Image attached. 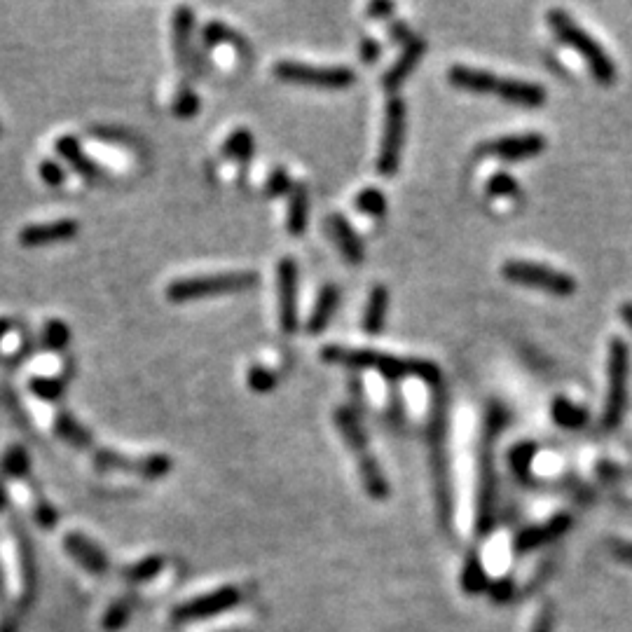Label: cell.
I'll use <instances>...</instances> for the list:
<instances>
[{"label":"cell","instance_id":"obj_1","mask_svg":"<svg viewBox=\"0 0 632 632\" xmlns=\"http://www.w3.org/2000/svg\"><path fill=\"white\" fill-rule=\"evenodd\" d=\"M321 359L326 363H335V366H347L354 370L373 368L382 377H387L389 382L417 377V380L434 384V387L441 384V370H438L436 363L424 359H401V356L375 352V349H356L340 345H328L321 349Z\"/></svg>","mask_w":632,"mask_h":632},{"label":"cell","instance_id":"obj_2","mask_svg":"<svg viewBox=\"0 0 632 632\" xmlns=\"http://www.w3.org/2000/svg\"><path fill=\"white\" fill-rule=\"evenodd\" d=\"M335 424H338L342 438H345L347 448L352 450V455L356 457V464H359V476L363 483V490L370 499L384 501L391 494V487L384 478V473L377 464V459L370 450L368 436L361 427V419L352 408H340L335 412Z\"/></svg>","mask_w":632,"mask_h":632},{"label":"cell","instance_id":"obj_3","mask_svg":"<svg viewBox=\"0 0 632 632\" xmlns=\"http://www.w3.org/2000/svg\"><path fill=\"white\" fill-rule=\"evenodd\" d=\"M260 284V274L253 270H230V272H211L197 274V277L174 279L167 286V298L176 305L183 302H195L211 295H228L253 291Z\"/></svg>","mask_w":632,"mask_h":632},{"label":"cell","instance_id":"obj_4","mask_svg":"<svg viewBox=\"0 0 632 632\" xmlns=\"http://www.w3.org/2000/svg\"><path fill=\"white\" fill-rule=\"evenodd\" d=\"M548 19V26H551V31L558 36L562 43L572 47V50H576L583 57V61H586L590 73H593V78L600 82V85L604 87H611L616 82V64L611 61V57L607 52H604V47L597 43V40L590 36L588 31H583L579 24L574 22L572 17L567 15L565 10H551L546 15Z\"/></svg>","mask_w":632,"mask_h":632},{"label":"cell","instance_id":"obj_5","mask_svg":"<svg viewBox=\"0 0 632 632\" xmlns=\"http://www.w3.org/2000/svg\"><path fill=\"white\" fill-rule=\"evenodd\" d=\"M628 375H630V349L625 340L614 338L609 342L607 363V401H604V429L614 431L623 422L625 405H628Z\"/></svg>","mask_w":632,"mask_h":632},{"label":"cell","instance_id":"obj_6","mask_svg":"<svg viewBox=\"0 0 632 632\" xmlns=\"http://www.w3.org/2000/svg\"><path fill=\"white\" fill-rule=\"evenodd\" d=\"M501 274L515 286L537 288V291L558 295V298H567V295L576 293L574 277H569V274L560 270H553L548 265L530 263V260H508L501 267Z\"/></svg>","mask_w":632,"mask_h":632},{"label":"cell","instance_id":"obj_7","mask_svg":"<svg viewBox=\"0 0 632 632\" xmlns=\"http://www.w3.org/2000/svg\"><path fill=\"white\" fill-rule=\"evenodd\" d=\"M445 438H448V396L443 394L441 387H436L434 405H431V419H429L431 462H434L438 504H441V511H450L448 455H445Z\"/></svg>","mask_w":632,"mask_h":632},{"label":"cell","instance_id":"obj_8","mask_svg":"<svg viewBox=\"0 0 632 632\" xmlns=\"http://www.w3.org/2000/svg\"><path fill=\"white\" fill-rule=\"evenodd\" d=\"M274 75L288 85L319 89H345L356 82V73L347 66H312L302 61H279L274 66Z\"/></svg>","mask_w":632,"mask_h":632},{"label":"cell","instance_id":"obj_9","mask_svg":"<svg viewBox=\"0 0 632 632\" xmlns=\"http://www.w3.org/2000/svg\"><path fill=\"white\" fill-rule=\"evenodd\" d=\"M92 462L99 471L129 473V476H139L146 480H160L164 476H169L171 466H174L171 457L162 455V452H155V455L146 457H127L111 448H94Z\"/></svg>","mask_w":632,"mask_h":632},{"label":"cell","instance_id":"obj_10","mask_svg":"<svg viewBox=\"0 0 632 632\" xmlns=\"http://www.w3.org/2000/svg\"><path fill=\"white\" fill-rule=\"evenodd\" d=\"M405 127H408V108H405V101L401 96H391L387 101V113H384L380 155H377V171L384 178L396 176L398 164H401Z\"/></svg>","mask_w":632,"mask_h":632},{"label":"cell","instance_id":"obj_11","mask_svg":"<svg viewBox=\"0 0 632 632\" xmlns=\"http://www.w3.org/2000/svg\"><path fill=\"white\" fill-rule=\"evenodd\" d=\"M239 600H242V595H239L237 588L223 586L218 590H211V593H206V595L192 597L190 602L178 604V607L171 611V621H174L176 625L206 621V618L225 614V611L237 607Z\"/></svg>","mask_w":632,"mask_h":632},{"label":"cell","instance_id":"obj_12","mask_svg":"<svg viewBox=\"0 0 632 632\" xmlns=\"http://www.w3.org/2000/svg\"><path fill=\"white\" fill-rule=\"evenodd\" d=\"M298 263L293 258H281L277 265V293H279V326L286 335L298 331Z\"/></svg>","mask_w":632,"mask_h":632},{"label":"cell","instance_id":"obj_13","mask_svg":"<svg viewBox=\"0 0 632 632\" xmlns=\"http://www.w3.org/2000/svg\"><path fill=\"white\" fill-rule=\"evenodd\" d=\"M546 139L541 134H513V136H499L480 146V153L499 157L506 162H520L530 160L544 153Z\"/></svg>","mask_w":632,"mask_h":632},{"label":"cell","instance_id":"obj_14","mask_svg":"<svg viewBox=\"0 0 632 632\" xmlns=\"http://www.w3.org/2000/svg\"><path fill=\"white\" fill-rule=\"evenodd\" d=\"M80 223L73 221V218H61V221L52 223H36V225H26V228L19 232V244L26 246V249H43V246L68 242V239L78 237Z\"/></svg>","mask_w":632,"mask_h":632},{"label":"cell","instance_id":"obj_15","mask_svg":"<svg viewBox=\"0 0 632 632\" xmlns=\"http://www.w3.org/2000/svg\"><path fill=\"white\" fill-rule=\"evenodd\" d=\"M64 548L82 569H87L89 574L103 576L108 569H111V560H108V555L103 553V548L96 544V541L85 537V534H80V532L66 534Z\"/></svg>","mask_w":632,"mask_h":632},{"label":"cell","instance_id":"obj_16","mask_svg":"<svg viewBox=\"0 0 632 632\" xmlns=\"http://www.w3.org/2000/svg\"><path fill=\"white\" fill-rule=\"evenodd\" d=\"M192 26H195V15L190 8H176L174 12V24H171V33H174V54L181 71L188 75L197 73L195 54H192ZM195 78V75H192Z\"/></svg>","mask_w":632,"mask_h":632},{"label":"cell","instance_id":"obj_17","mask_svg":"<svg viewBox=\"0 0 632 632\" xmlns=\"http://www.w3.org/2000/svg\"><path fill=\"white\" fill-rule=\"evenodd\" d=\"M569 525H572V518H569V515H558V518L548 520V522H544V525L527 527V530H522L518 537H515L513 551L522 555V553H530V551H534V548H539L544 544H551V541L560 539L562 534L569 530Z\"/></svg>","mask_w":632,"mask_h":632},{"label":"cell","instance_id":"obj_18","mask_svg":"<svg viewBox=\"0 0 632 632\" xmlns=\"http://www.w3.org/2000/svg\"><path fill=\"white\" fill-rule=\"evenodd\" d=\"M424 52H427V43H424V40L419 36L412 40L410 45H405L403 54L396 59V64L382 75V87L387 89V92H396V89L410 78V73L415 71L419 61H422Z\"/></svg>","mask_w":632,"mask_h":632},{"label":"cell","instance_id":"obj_19","mask_svg":"<svg viewBox=\"0 0 632 632\" xmlns=\"http://www.w3.org/2000/svg\"><path fill=\"white\" fill-rule=\"evenodd\" d=\"M497 96L513 106L522 108H539L546 103V89L537 85V82L527 80H513V78H501L497 87Z\"/></svg>","mask_w":632,"mask_h":632},{"label":"cell","instance_id":"obj_20","mask_svg":"<svg viewBox=\"0 0 632 632\" xmlns=\"http://www.w3.org/2000/svg\"><path fill=\"white\" fill-rule=\"evenodd\" d=\"M328 230L338 244V249L349 265H359L366 258V249H363V242L349 221L342 214H333L328 216Z\"/></svg>","mask_w":632,"mask_h":632},{"label":"cell","instance_id":"obj_21","mask_svg":"<svg viewBox=\"0 0 632 632\" xmlns=\"http://www.w3.org/2000/svg\"><path fill=\"white\" fill-rule=\"evenodd\" d=\"M448 80L452 87L464 89V92L473 94H497L499 80L492 71H483V68H471V66H452L448 73Z\"/></svg>","mask_w":632,"mask_h":632},{"label":"cell","instance_id":"obj_22","mask_svg":"<svg viewBox=\"0 0 632 632\" xmlns=\"http://www.w3.org/2000/svg\"><path fill=\"white\" fill-rule=\"evenodd\" d=\"M57 153L64 157L68 167H71L75 174L87 178V181H99L103 176V169L92 160V157L85 155V150H82L80 141L75 139V136H61L57 141Z\"/></svg>","mask_w":632,"mask_h":632},{"label":"cell","instance_id":"obj_23","mask_svg":"<svg viewBox=\"0 0 632 632\" xmlns=\"http://www.w3.org/2000/svg\"><path fill=\"white\" fill-rule=\"evenodd\" d=\"M338 305H340V291L333 284H326L319 291V298H316L312 316H309V321H307V331L324 333L328 324L333 321L335 312H338Z\"/></svg>","mask_w":632,"mask_h":632},{"label":"cell","instance_id":"obj_24","mask_svg":"<svg viewBox=\"0 0 632 632\" xmlns=\"http://www.w3.org/2000/svg\"><path fill=\"white\" fill-rule=\"evenodd\" d=\"M389 288L377 284L373 286V291L368 295L366 302V312H363V331L370 335H377L387 324V312H389Z\"/></svg>","mask_w":632,"mask_h":632},{"label":"cell","instance_id":"obj_25","mask_svg":"<svg viewBox=\"0 0 632 632\" xmlns=\"http://www.w3.org/2000/svg\"><path fill=\"white\" fill-rule=\"evenodd\" d=\"M54 431L61 441L73 445L75 450H94V438L82 424L75 419L71 412H59L57 422H54Z\"/></svg>","mask_w":632,"mask_h":632},{"label":"cell","instance_id":"obj_26","mask_svg":"<svg viewBox=\"0 0 632 632\" xmlns=\"http://www.w3.org/2000/svg\"><path fill=\"white\" fill-rule=\"evenodd\" d=\"M288 197H291L288 199V216H286L288 232H291L293 237H300L302 232L307 230V218H309L307 188L302 183H295Z\"/></svg>","mask_w":632,"mask_h":632},{"label":"cell","instance_id":"obj_27","mask_svg":"<svg viewBox=\"0 0 632 632\" xmlns=\"http://www.w3.org/2000/svg\"><path fill=\"white\" fill-rule=\"evenodd\" d=\"M12 530L17 532L19 539V558H22V572H24V604L31 602L33 590H36V558H33V548L29 544V537H26L22 527H19V520L12 518Z\"/></svg>","mask_w":632,"mask_h":632},{"label":"cell","instance_id":"obj_28","mask_svg":"<svg viewBox=\"0 0 632 632\" xmlns=\"http://www.w3.org/2000/svg\"><path fill=\"white\" fill-rule=\"evenodd\" d=\"M221 153L223 157H228V160L246 164L253 157V153H256V139H253V134L249 132V129L239 127L228 136V139H225Z\"/></svg>","mask_w":632,"mask_h":632},{"label":"cell","instance_id":"obj_29","mask_svg":"<svg viewBox=\"0 0 632 632\" xmlns=\"http://www.w3.org/2000/svg\"><path fill=\"white\" fill-rule=\"evenodd\" d=\"M204 45L206 47H216V45H232L235 50H239L242 54H249L251 47L246 43V38L242 33H237L235 29H230L228 24L221 22H211L206 24L204 29Z\"/></svg>","mask_w":632,"mask_h":632},{"label":"cell","instance_id":"obj_30","mask_svg":"<svg viewBox=\"0 0 632 632\" xmlns=\"http://www.w3.org/2000/svg\"><path fill=\"white\" fill-rule=\"evenodd\" d=\"M586 410L574 405L569 398H555L553 401V422L560 424L562 429H579L586 424Z\"/></svg>","mask_w":632,"mask_h":632},{"label":"cell","instance_id":"obj_31","mask_svg":"<svg viewBox=\"0 0 632 632\" xmlns=\"http://www.w3.org/2000/svg\"><path fill=\"white\" fill-rule=\"evenodd\" d=\"M31 469V457L22 445H12L5 450V455L0 457V473L8 478H24L29 476Z\"/></svg>","mask_w":632,"mask_h":632},{"label":"cell","instance_id":"obj_32","mask_svg":"<svg viewBox=\"0 0 632 632\" xmlns=\"http://www.w3.org/2000/svg\"><path fill=\"white\" fill-rule=\"evenodd\" d=\"M68 342H71V328H68L66 321L47 319L43 333H40V345L50 349V352H61V349L68 347Z\"/></svg>","mask_w":632,"mask_h":632},{"label":"cell","instance_id":"obj_33","mask_svg":"<svg viewBox=\"0 0 632 632\" xmlns=\"http://www.w3.org/2000/svg\"><path fill=\"white\" fill-rule=\"evenodd\" d=\"M354 206L361 211V214L373 216V218H382L384 214H387L389 202H387V195H384L382 190L363 188L359 195H356Z\"/></svg>","mask_w":632,"mask_h":632},{"label":"cell","instance_id":"obj_34","mask_svg":"<svg viewBox=\"0 0 632 632\" xmlns=\"http://www.w3.org/2000/svg\"><path fill=\"white\" fill-rule=\"evenodd\" d=\"M164 560L157 558V555H150V558H143L139 562H134L132 567L122 569V579L129 583H146L150 579H155L157 574L162 572Z\"/></svg>","mask_w":632,"mask_h":632},{"label":"cell","instance_id":"obj_35","mask_svg":"<svg viewBox=\"0 0 632 632\" xmlns=\"http://www.w3.org/2000/svg\"><path fill=\"white\" fill-rule=\"evenodd\" d=\"M134 602H136L134 595L120 597V600H115L111 607L106 609V614H103V628H106V630H120L122 625L129 621V616H132Z\"/></svg>","mask_w":632,"mask_h":632},{"label":"cell","instance_id":"obj_36","mask_svg":"<svg viewBox=\"0 0 632 632\" xmlns=\"http://www.w3.org/2000/svg\"><path fill=\"white\" fill-rule=\"evenodd\" d=\"M171 108H174V115L178 120H192L199 113V108H202V101H199V96L195 92H192L190 85H181Z\"/></svg>","mask_w":632,"mask_h":632},{"label":"cell","instance_id":"obj_37","mask_svg":"<svg viewBox=\"0 0 632 632\" xmlns=\"http://www.w3.org/2000/svg\"><path fill=\"white\" fill-rule=\"evenodd\" d=\"M246 382H249V389L256 391V394H270L272 389H277L279 377L274 370L265 366H251L249 375H246Z\"/></svg>","mask_w":632,"mask_h":632},{"label":"cell","instance_id":"obj_38","mask_svg":"<svg viewBox=\"0 0 632 632\" xmlns=\"http://www.w3.org/2000/svg\"><path fill=\"white\" fill-rule=\"evenodd\" d=\"M29 389L33 391V396H38L40 401H59L61 394H64V382L59 377H33L29 382Z\"/></svg>","mask_w":632,"mask_h":632},{"label":"cell","instance_id":"obj_39","mask_svg":"<svg viewBox=\"0 0 632 632\" xmlns=\"http://www.w3.org/2000/svg\"><path fill=\"white\" fill-rule=\"evenodd\" d=\"M293 181L291 176H288V171L284 167H277L270 174V178H267V185H265V195L267 197H284V195H291L293 190Z\"/></svg>","mask_w":632,"mask_h":632},{"label":"cell","instance_id":"obj_40","mask_svg":"<svg viewBox=\"0 0 632 632\" xmlns=\"http://www.w3.org/2000/svg\"><path fill=\"white\" fill-rule=\"evenodd\" d=\"M485 572L483 567H480V562L476 558L469 560V565H466L464 574H462V586L466 593H480V590L485 588Z\"/></svg>","mask_w":632,"mask_h":632},{"label":"cell","instance_id":"obj_41","mask_svg":"<svg viewBox=\"0 0 632 632\" xmlns=\"http://www.w3.org/2000/svg\"><path fill=\"white\" fill-rule=\"evenodd\" d=\"M487 192H490V195H494V197H513V195H518L520 188H518V183H515L513 176H508V174H504V171H501V174H494L490 178V183H487Z\"/></svg>","mask_w":632,"mask_h":632},{"label":"cell","instance_id":"obj_42","mask_svg":"<svg viewBox=\"0 0 632 632\" xmlns=\"http://www.w3.org/2000/svg\"><path fill=\"white\" fill-rule=\"evenodd\" d=\"M38 171H40V178H43L47 185H52V188H57V185H61V183L66 181V171L61 169L57 162H52V160L40 162Z\"/></svg>","mask_w":632,"mask_h":632},{"label":"cell","instance_id":"obj_43","mask_svg":"<svg viewBox=\"0 0 632 632\" xmlns=\"http://www.w3.org/2000/svg\"><path fill=\"white\" fill-rule=\"evenodd\" d=\"M534 452H537V448H534L532 443L518 445V448H515V450H513V455H511V462H513V466H515V471H518V473H525V471H527V466H530V462H532Z\"/></svg>","mask_w":632,"mask_h":632},{"label":"cell","instance_id":"obj_44","mask_svg":"<svg viewBox=\"0 0 632 632\" xmlns=\"http://www.w3.org/2000/svg\"><path fill=\"white\" fill-rule=\"evenodd\" d=\"M57 511H54V506L47 504V501H40L38 508H36V520L40 522V527H45V530H52L54 525H57Z\"/></svg>","mask_w":632,"mask_h":632},{"label":"cell","instance_id":"obj_45","mask_svg":"<svg viewBox=\"0 0 632 632\" xmlns=\"http://www.w3.org/2000/svg\"><path fill=\"white\" fill-rule=\"evenodd\" d=\"M609 551L614 553L623 565L632 567V541H621V539L609 541Z\"/></svg>","mask_w":632,"mask_h":632},{"label":"cell","instance_id":"obj_46","mask_svg":"<svg viewBox=\"0 0 632 632\" xmlns=\"http://www.w3.org/2000/svg\"><path fill=\"white\" fill-rule=\"evenodd\" d=\"M380 59V43H377L375 38H363L361 40V61L366 66L375 64V61Z\"/></svg>","mask_w":632,"mask_h":632},{"label":"cell","instance_id":"obj_47","mask_svg":"<svg viewBox=\"0 0 632 632\" xmlns=\"http://www.w3.org/2000/svg\"><path fill=\"white\" fill-rule=\"evenodd\" d=\"M553 623H555L553 607L551 604H546V607L537 614V621H534L532 625V632H553Z\"/></svg>","mask_w":632,"mask_h":632},{"label":"cell","instance_id":"obj_48","mask_svg":"<svg viewBox=\"0 0 632 632\" xmlns=\"http://www.w3.org/2000/svg\"><path fill=\"white\" fill-rule=\"evenodd\" d=\"M389 31H391V36H394V38L398 40V43H401L403 47H405V45H410V43H412V40H415V38H417V36H415V33H412V31L408 29V26H405V24H401V22H391V26H389Z\"/></svg>","mask_w":632,"mask_h":632},{"label":"cell","instance_id":"obj_49","mask_svg":"<svg viewBox=\"0 0 632 632\" xmlns=\"http://www.w3.org/2000/svg\"><path fill=\"white\" fill-rule=\"evenodd\" d=\"M391 12H394V5H391V3H373V5H368V15L375 17V19L389 17Z\"/></svg>","mask_w":632,"mask_h":632},{"label":"cell","instance_id":"obj_50","mask_svg":"<svg viewBox=\"0 0 632 632\" xmlns=\"http://www.w3.org/2000/svg\"><path fill=\"white\" fill-rule=\"evenodd\" d=\"M621 319H623V324L632 331V302H625V305L621 307Z\"/></svg>","mask_w":632,"mask_h":632},{"label":"cell","instance_id":"obj_51","mask_svg":"<svg viewBox=\"0 0 632 632\" xmlns=\"http://www.w3.org/2000/svg\"><path fill=\"white\" fill-rule=\"evenodd\" d=\"M0 632H17V618L5 616L3 621H0Z\"/></svg>","mask_w":632,"mask_h":632},{"label":"cell","instance_id":"obj_52","mask_svg":"<svg viewBox=\"0 0 632 632\" xmlns=\"http://www.w3.org/2000/svg\"><path fill=\"white\" fill-rule=\"evenodd\" d=\"M12 328H15V324H12L8 316H0V342H3V338L12 331Z\"/></svg>","mask_w":632,"mask_h":632},{"label":"cell","instance_id":"obj_53","mask_svg":"<svg viewBox=\"0 0 632 632\" xmlns=\"http://www.w3.org/2000/svg\"><path fill=\"white\" fill-rule=\"evenodd\" d=\"M5 504H8V492H5L3 483H0V511H3Z\"/></svg>","mask_w":632,"mask_h":632},{"label":"cell","instance_id":"obj_54","mask_svg":"<svg viewBox=\"0 0 632 632\" xmlns=\"http://www.w3.org/2000/svg\"><path fill=\"white\" fill-rule=\"evenodd\" d=\"M0 132H3V127H0Z\"/></svg>","mask_w":632,"mask_h":632}]
</instances>
